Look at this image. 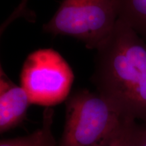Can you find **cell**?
<instances>
[{
  "mask_svg": "<svg viewBox=\"0 0 146 146\" xmlns=\"http://www.w3.org/2000/svg\"><path fill=\"white\" fill-rule=\"evenodd\" d=\"M54 110L46 107L42 115L41 127L27 135L2 139L0 146H58L53 133Z\"/></svg>",
  "mask_w": 146,
  "mask_h": 146,
  "instance_id": "6",
  "label": "cell"
},
{
  "mask_svg": "<svg viewBox=\"0 0 146 146\" xmlns=\"http://www.w3.org/2000/svg\"><path fill=\"white\" fill-rule=\"evenodd\" d=\"M146 41V0H120V16Z\"/></svg>",
  "mask_w": 146,
  "mask_h": 146,
  "instance_id": "7",
  "label": "cell"
},
{
  "mask_svg": "<svg viewBox=\"0 0 146 146\" xmlns=\"http://www.w3.org/2000/svg\"><path fill=\"white\" fill-rule=\"evenodd\" d=\"M126 120H127V118L124 120L123 123L121 124V125L117 129V131L106 141L102 144L101 146H120L122 142V139H123Z\"/></svg>",
  "mask_w": 146,
  "mask_h": 146,
  "instance_id": "9",
  "label": "cell"
},
{
  "mask_svg": "<svg viewBox=\"0 0 146 146\" xmlns=\"http://www.w3.org/2000/svg\"><path fill=\"white\" fill-rule=\"evenodd\" d=\"M141 129L135 120L127 119L120 146H141Z\"/></svg>",
  "mask_w": 146,
  "mask_h": 146,
  "instance_id": "8",
  "label": "cell"
},
{
  "mask_svg": "<svg viewBox=\"0 0 146 146\" xmlns=\"http://www.w3.org/2000/svg\"><path fill=\"white\" fill-rule=\"evenodd\" d=\"M32 104L25 89L17 85L0 66V133L8 132L25 120Z\"/></svg>",
  "mask_w": 146,
  "mask_h": 146,
  "instance_id": "5",
  "label": "cell"
},
{
  "mask_svg": "<svg viewBox=\"0 0 146 146\" xmlns=\"http://www.w3.org/2000/svg\"><path fill=\"white\" fill-rule=\"evenodd\" d=\"M141 146H146V124H142Z\"/></svg>",
  "mask_w": 146,
  "mask_h": 146,
  "instance_id": "10",
  "label": "cell"
},
{
  "mask_svg": "<svg viewBox=\"0 0 146 146\" xmlns=\"http://www.w3.org/2000/svg\"><path fill=\"white\" fill-rule=\"evenodd\" d=\"M120 16V0H63L43 31L66 35L97 50L114 30Z\"/></svg>",
  "mask_w": 146,
  "mask_h": 146,
  "instance_id": "3",
  "label": "cell"
},
{
  "mask_svg": "<svg viewBox=\"0 0 146 146\" xmlns=\"http://www.w3.org/2000/svg\"><path fill=\"white\" fill-rule=\"evenodd\" d=\"M65 105V123L58 146H101L128 118L98 91H76Z\"/></svg>",
  "mask_w": 146,
  "mask_h": 146,
  "instance_id": "2",
  "label": "cell"
},
{
  "mask_svg": "<svg viewBox=\"0 0 146 146\" xmlns=\"http://www.w3.org/2000/svg\"><path fill=\"white\" fill-rule=\"evenodd\" d=\"M91 82L125 118L146 124V41L119 18L96 50Z\"/></svg>",
  "mask_w": 146,
  "mask_h": 146,
  "instance_id": "1",
  "label": "cell"
},
{
  "mask_svg": "<svg viewBox=\"0 0 146 146\" xmlns=\"http://www.w3.org/2000/svg\"><path fill=\"white\" fill-rule=\"evenodd\" d=\"M74 77L72 68L59 53L41 49L26 58L20 79L32 104L52 107L68 98Z\"/></svg>",
  "mask_w": 146,
  "mask_h": 146,
  "instance_id": "4",
  "label": "cell"
}]
</instances>
